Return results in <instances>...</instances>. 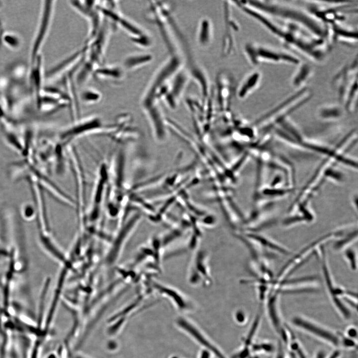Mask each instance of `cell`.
I'll list each match as a JSON object with an SVG mask.
<instances>
[{
	"label": "cell",
	"instance_id": "cell-1",
	"mask_svg": "<svg viewBox=\"0 0 358 358\" xmlns=\"http://www.w3.org/2000/svg\"><path fill=\"white\" fill-rule=\"evenodd\" d=\"M244 8L281 42L285 49L315 63H323L328 58L332 46L326 39L315 35L297 24L268 16L250 5Z\"/></svg>",
	"mask_w": 358,
	"mask_h": 358
},
{
	"label": "cell",
	"instance_id": "cell-2",
	"mask_svg": "<svg viewBox=\"0 0 358 358\" xmlns=\"http://www.w3.org/2000/svg\"><path fill=\"white\" fill-rule=\"evenodd\" d=\"M248 4L268 16L297 24L312 34L327 39V27L301 3L289 1L258 0L249 1Z\"/></svg>",
	"mask_w": 358,
	"mask_h": 358
},
{
	"label": "cell",
	"instance_id": "cell-3",
	"mask_svg": "<svg viewBox=\"0 0 358 358\" xmlns=\"http://www.w3.org/2000/svg\"><path fill=\"white\" fill-rule=\"evenodd\" d=\"M358 55L347 63L333 76L331 85L340 104L347 112L353 111L358 100Z\"/></svg>",
	"mask_w": 358,
	"mask_h": 358
},
{
	"label": "cell",
	"instance_id": "cell-4",
	"mask_svg": "<svg viewBox=\"0 0 358 358\" xmlns=\"http://www.w3.org/2000/svg\"><path fill=\"white\" fill-rule=\"evenodd\" d=\"M299 2L318 20L326 27L343 23L347 18L346 14L354 13L358 10L354 1L303 0ZM357 13V12H356Z\"/></svg>",
	"mask_w": 358,
	"mask_h": 358
},
{
	"label": "cell",
	"instance_id": "cell-5",
	"mask_svg": "<svg viewBox=\"0 0 358 358\" xmlns=\"http://www.w3.org/2000/svg\"><path fill=\"white\" fill-rule=\"evenodd\" d=\"M246 53L254 65L266 63L297 66L301 61L298 55L288 50L268 44L250 43L246 46Z\"/></svg>",
	"mask_w": 358,
	"mask_h": 358
},
{
	"label": "cell",
	"instance_id": "cell-6",
	"mask_svg": "<svg viewBox=\"0 0 358 358\" xmlns=\"http://www.w3.org/2000/svg\"><path fill=\"white\" fill-rule=\"evenodd\" d=\"M55 2L54 0L42 1L38 23L30 48L29 62L42 54L43 47L51 28Z\"/></svg>",
	"mask_w": 358,
	"mask_h": 358
},
{
	"label": "cell",
	"instance_id": "cell-7",
	"mask_svg": "<svg viewBox=\"0 0 358 358\" xmlns=\"http://www.w3.org/2000/svg\"><path fill=\"white\" fill-rule=\"evenodd\" d=\"M291 323L295 328L330 345L335 348L341 347L338 332H335L310 319L300 315L292 317Z\"/></svg>",
	"mask_w": 358,
	"mask_h": 358
},
{
	"label": "cell",
	"instance_id": "cell-8",
	"mask_svg": "<svg viewBox=\"0 0 358 358\" xmlns=\"http://www.w3.org/2000/svg\"><path fill=\"white\" fill-rule=\"evenodd\" d=\"M266 299V308L268 318L279 340L287 347L289 338L288 325L283 322L279 307L280 292L271 289Z\"/></svg>",
	"mask_w": 358,
	"mask_h": 358
},
{
	"label": "cell",
	"instance_id": "cell-9",
	"mask_svg": "<svg viewBox=\"0 0 358 358\" xmlns=\"http://www.w3.org/2000/svg\"><path fill=\"white\" fill-rule=\"evenodd\" d=\"M208 255L204 250L196 251L192 257L188 272V282L193 285H211L212 277L208 264Z\"/></svg>",
	"mask_w": 358,
	"mask_h": 358
},
{
	"label": "cell",
	"instance_id": "cell-10",
	"mask_svg": "<svg viewBox=\"0 0 358 358\" xmlns=\"http://www.w3.org/2000/svg\"><path fill=\"white\" fill-rule=\"evenodd\" d=\"M337 232L327 234L303 248L280 270L275 281L279 282L286 279L290 274L305 262L313 252L317 251L315 250L317 249V246H321L323 242L333 239L337 237Z\"/></svg>",
	"mask_w": 358,
	"mask_h": 358
},
{
	"label": "cell",
	"instance_id": "cell-11",
	"mask_svg": "<svg viewBox=\"0 0 358 358\" xmlns=\"http://www.w3.org/2000/svg\"><path fill=\"white\" fill-rule=\"evenodd\" d=\"M43 63V57L40 54L33 61L30 62L28 65V86L31 96L34 100L38 109L44 87L45 74Z\"/></svg>",
	"mask_w": 358,
	"mask_h": 358
},
{
	"label": "cell",
	"instance_id": "cell-12",
	"mask_svg": "<svg viewBox=\"0 0 358 358\" xmlns=\"http://www.w3.org/2000/svg\"><path fill=\"white\" fill-rule=\"evenodd\" d=\"M327 40L333 45L342 43L350 45L358 43V31L355 28L343 23H337L327 26Z\"/></svg>",
	"mask_w": 358,
	"mask_h": 358
},
{
	"label": "cell",
	"instance_id": "cell-13",
	"mask_svg": "<svg viewBox=\"0 0 358 358\" xmlns=\"http://www.w3.org/2000/svg\"><path fill=\"white\" fill-rule=\"evenodd\" d=\"M177 323L180 328L183 329L196 341L204 347L206 350L213 353L218 358H226L222 353L188 320L184 318L179 317L177 320Z\"/></svg>",
	"mask_w": 358,
	"mask_h": 358
},
{
	"label": "cell",
	"instance_id": "cell-14",
	"mask_svg": "<svg viewBox=\"0 0 358 358\" xmlns=\"http://www.w3.org/2000/svg\"><path fill=\"white\" fill-rule=\"evenodd\" d=\"M290 78V85L295 90L307 87V84L314 75V69L308 62H301Z\"/></svg>",
	"mask_w": 358,
	"mask_h": 358
},
{
	"label": "cell",
	"instance_id": "cell-15",
	"mask_svg": "<svg viewBox=\"0 0 358 358\" xmlns=\"http://www.w3.org/2000/svg\"><path fill=\"white\" fill-rule=\"evenodd\" d=\"M154 286L159 291L168 297L179 310L183 311L190 308V305L189 301L175 288L172 286L156 283L154 284Z\"/></svg>",
	"mask_w": 358,
	"mask_h": 358
},
{
	"label": "cell",
	"instance_id": "cell-16",
	"mask_svg": "<svg viewBox=\"0 0 358 358\" xmlns=\"http://www.w3.org/2000/svg\"><path fill=\"white\" fill-rule=\"evenodd\" d=\"M246 235H247L246 236L248 239H251L252 241L255 242L264 248L270 249L285 255H288L290 253L287 249L266 236L255 233L253 232L247 233Z\"/></svg>",
	"mask_w": 358,
	"mask_h": 358
},
{
	"label": "cell",
	"instance_id": "cell-17",
	"mask_svg": "<svg viewBox=\"0 0 358 358\" xmlns=\"http://www.w3.org/2000/svg\"><path fill=\"white\" fill-rule=\"evenodd\" d=\"M344 110L345 109L341 104H324L319 107L317 114L323 119H337L342 116Z\"/></svg>",
	"mask_w": 358,
	"mask_h": 358
},
{
	"label": "cell",
	"instance_id": "cell-18",
	"mask_svg": "<svg viewBox=\"0 0 358 358\" xmlns=\"http://www.w3.org/2000/svg\"><path fill=\"white\" fill-rule=\"evenodd\" d=\"M22 39L17 32L13 31H4L1 37V44L10 50H18L22 45Z\"/></svg>",
	"mask_w": 358,
	"mask_h": 358
},
{
	"label": "cell",
	"instance_id": "cell-19",
	"mask_svg": "<svg viewBox=\"0 0 358 358\" xmlns=\"http://www.w3.org/2000/svg\"><path fill=\"white\" fill-rule=\"evenodd\" d=\"M289 338L287 348L296 358H309L293 331L288 326Z\"/></svg>",
	"mask_w": 358,
	"mask_h": 358
},
{
	"label": "cell",
	"instance_id": "cell-20",
	"mask_svg": "<svg viewBox=\"0 0 358 358\" xmlns=\"http://www.w3.org/2000/svg\"><path fill=\"white\" fill-rule=\"evenodd\" d=\"M358 230H353L346 235L344 234L338 237V240L335 242L333 245V248L335 251H340L349 247L352 243L357 240Z\"/></svg>",
	"mask_w": 358,
	"mask_h": 358
},
{
	"label": "cell",
	"instance_id": "cell-21",
	"mask_svg": "<svg viewBox=\"0 0 358 358\" xmlns=\"http://www.w3.org/2000/svg\"><path fill=\"white\" fill-rule=\"evenodd\" d=\"M262 77V74L259 71H254L249 75L242 87L243 96L250 93L259 86Z\"/></svg>",
	"mask_w": 358,
	"mask_h": 358
},
{
	"label": "cell",
	"instance_id": "cell-22",
	"mask_svg": "<svg viewBox=\"0 0 358 358\" xmlns=\"http://www.w3.org/2000/svg\"><path fill=\"white\" fill-rule=\"evenodd\" d=\"M250 349L251 352L258 353L264 352L266 353H274L276 349V345L269 342H261L256 343H252Z\"/></svg>",
	"mask_w": 358,
	"mask_h": 358
},
{
	"label": "cell",
	"instance_id": "cell-23",
	"mask_svg": "<svg viewBox=\"0 0 358 358\" xmlns=\"http://www.w3.org/2000/svg\"><path fill=\"white\" fill-rule=\"evenodd\" d=\"M344 256L351 268L356 270L357 268V254L355 250L348 247L344 250Z\"/></svg>",
	"mask_w": 358,
	"mask_h": 358
},
{
	"label": "cell",
	"instance_id": "cell-24",
	"mask_svg": "<svg viewBox=\"0 0 358 358\" xmlns=\"http://www.w3.org/2000/svg\"><path fill=\"white\" fill-rule=\"evenodd\" d=\"M338 333L340 338L341 347L348 349L357 348V343L356 340L347 337L341 332H338Z\"/></svg>",
	"mask_w": 358,
	"mask_h": 358
},
{
	"label": "cell",
	"instance_id": "cell-25",
	"mask_svg": "<svg viewBox=\"0 0 358 358\" xmlns=\"http://www.w3.org/2000/svg\"><path fill=\"white\" fill-rule=\"evenodd\" d=\"M274 358H289V353L287 347L278 340L274 352Z\"/></svg>",
	"mask_w": 358,
	"mask_h": 358
},
{
	"label": "cell",
	"instance_id": "cell-26",
	"mask_svg": "<svg viewBox=\"0 0 358 358\" xmlns=\"http://www.w3.org/2000/svg\"><path fill=\"white\" fill-rule=\"evenodd\" d=\"M82 97L84 101L92 102L98 100L100 97V95L99 93H97L96 91L87 90L83 93Z\"/></svg>",
	"mask_w": 358,
	"mask_h": 358
},
{
	"label": "cell",
	"instance_id": "cell-27",
	"mask_svg": "<svg viewBox=\"0 0 358 358\" xmlns=\"http://www.w3.org/2000/svg\"><path fill=\"white\" fill-rule=\"evenodd\" d=\"M345 334L347 337L356 340L358 336L357 329L354 326H350L347 328Z\"/></svg>",
	"mask_w": 358,
	"mask_h": 358
},
{
	"label": "cell",
	"instance_id": "cell-28",
	"mask_svg": "<svg viewBox=\"0 0 358 358\" xmlns=\"http://www.w3.org/2000/svg\"><path fill=\"white\" fill-rule=\"evenodd\" d=\"M237 321L239 323H243L246 320V315L242 311H238L236 315Z\"/></svg>",
	"mask_w": 358,
	"mask_h": 358
},
{
	"label": "cell",
	"instance_id": "cell-29",
	"mask_svg": "<svg viewBox=\"0 0 358 358\" xmlns=\"http://www.w3.org/2000/svg\"><path fill=\"white\" fill-rule=\"evenodd\" d=\"M327 354L324 350H319L316 353L315 358H326Z\"/></svg>",
	"mask_w": 358,
	"mask_h": 358
},
{
	"label": "cell",
	"instance_id": "cell-30",
	"mask_svg": "<svg viewBox=\"0 0 358 358\" xmlns=\"http://www.w3.org/2000/svg\"><path fill=\"white\" fill-rule=\"evenodd\" d=\"M199 358H210V352L206 350H204L200 353Z\"/></svg>",
	"mask_w": 358,
	"mask_h": 358
},
{
	"label": "cell",
	"instance_id": "cell-31",
	"mask_svg": "<svg viewBox=\"0 0 358 358\" xmlns=\"http://www.w3.org/2000/svg\"><path fill=\"white\" fill-rule=\"evenodd\" d=\"M3 32L4 31L3 30L2 28V24L0 21V45H1V37Z\"/></svg>",
	"mask_w": 358,
	"mask_h": 358
},
{
	"label": "cell",
	"instance_id": "cell-32",
	"mask_svg": "<svg viewBox=\"0 0 358 358\" xmlns=\"http://www.w3.org/2000/svg\"><path fill=\"white\" fill-rule=\"evenodd\" d=\"M172 358H178L175 357H173Z\"/></svg>",
	"mask_w": 358,
	"mask_h": 358
}]
</instances>
